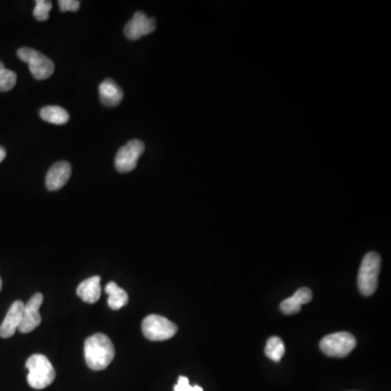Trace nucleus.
<instances>
[{"label": "nucleus", "mask_w": 391, "mask_h": 391, "mask_svg": "<svg viewBox=\"0 0 391 391\" xmlns=\"http://www.w3.org/2000/svg\"><path fill=\"white\" fill-rule=\"evenodd\" d=\"M84 356L87 366L93 371H102L110 365L115 356L111 339L104 334H95L84 343Z\"/></svg>", "instance_id": "obj_1"}, {"label": "nucleus", "mask_w": 391, "mask_h": 391, "mask_svg": "<svg viewBox=\"0 0 391 391\" xmlns=\"http://www.w3.org/2000/svg\"><path fill=\"white\" fill-rule=\"evenodd\" d=\"M28 368V383L32 388L44 389L54 383L56 372L47 356L43 354H33L26 361Z\"/></svg>", "instance_id": "obj_2"}, {"label": "nucleus", "mask_w": 391, "mask_h": 391, "mask_svg": "<svg viewBox=\"0 0 391 391\" xmlns=\"http://www.w3.org/2000/svg\"><path fill=\"white\" fill-rule=\"evenodd\" d=\"M381 265V258L379 254L371 251L365 254L358 275V287L362 295L368 297L374 295L379 286Z\"/></svg>", "instance_id": "obj_3"}, {"label": "nucleus", "mask_w": 391, "mask_h": 391, "mask_svg": "<svg viewBox=\"0 0 391 391\" xmlns=\"http://www.w3.org/2000/svg\"><path fill=\"white\" fill-rule=\"evenodd\" d=\"M356 347V339L348 332L330 334L323 338L320 349L330 358H345Z\"/></svg>", "instance_id": "obj_4"}, {"label": "nucleus", "mask_w": 391, "mask_h": 391, "mask_svg": "<svg viewBox=\"0 0 391 391\" xmlns=\"http://www.w3.org/2000/svg\"><path fill=\"white\" fill-rule=\"evenodd\" d=\"M142 333L151 341H164L178 333V326L161 315L150 314L142 321Z\"/></svg>", "instance_id": "obj_5"}, {"label": "nucleus", "mask_w": 391, "mask_h": 391, "mask_svg": "<svg viewBox=\"0 0 391 391\" xmlns=\"http://www.w3.org/2000/svg\"><path fill=\"white\" fill-rule=\"evenodd\" d=\"M17 54L22 61L28 64L32 75L39 81L48 79L55 72L54 62L35 49L22 47Z\"/></svg>", "instance_id": "obj_6"}, {"label": "nucleus", "mask_w": 391, "mask_h": 391, "mask_svg": "<svg viewBox=\"0 0 391 391\" xmlns=\"http://www.w3.org/2000/svg\"><path fill=\"white\" fill-rule=\"evenodd\" d=\"M145 151V144L142 140H133L120 148L115 155V169L120 173H128L137 166L138 159Z\"/></svg>", "instance_id": "obj_7"}, {"label": "nucleus", "mask_w": 391, "mask_h": 391, "mask_svg": "<svg viewBox=\"0 0 391 391\" xmlns=\"http://www.w3.org/2000/svg\"><path fill=\"white\" fill-rule=\"evenodd\" d=\"M43 301L44 296L37 292L31 299L28 300L26 305H24L22 321H21L20 326H19V330L21 333H31L35 328L39 327L41 322L39 309L43 305Z\"/></svg>", "instance_id": "obj_8"}, {"label": "nucleus", "mask_w": 391, "mask_h": 391, "mask_svg": "<svg viewBox=\"0 0 391 391\" xmlns=\"http://www.w3.org/2000/svg\"><path fill=\"white\" fill-rule=\"evenodd\" d=\"M155 26L157 23H155V19L148 18L145 13L137 11L135 13L132 20L125 26L124 34L131 41H137L142 36L153 33Z\"/></svg>", "instance_id": "obj_9"}, {"label": "nucleus", "mask_w": 391, "mask_h": 391, "mask_svg": "<svg viewBox=\"0 0 391 391\" xmlns=\"http://www.w3.org/2000/svg\"><path fill=\"white\" fill-rule=\"evenodd\" d=\"M71 165L66 161H59L55 163L46 175V187L48 191H54L61 189L71 176Z\"/></svg>", "instance_id": "obj_10"}, {"label": "nucleus", "mask_w": 391, "mask_h": 391, "mask_svg": "<svg viewBox=\"0 0 391 391\" xmlns=\"http://www.w3.org/2000/svg\"><path fill=\"white\" fill-rule=\"evenodd\" d=\"M24 303L21 300H17L11 305L5 320L0 325V337L10 338L19 330L22 314H23Z\"/></svg>", "instance_id": "obj_11"}, {"label": "nucleus", "mask_w": 391, "mask_h": 391, "mask_svg": "<svg viewBox=\"0 0 391 391\" xmlns=\"http://www.w3.org/2000/svg\"><path fill=\"white\" fill-rule=\"evenodd\" d=\"M312 298L313 294L311 289L307 287L300 288L295 292V295L285 299L280 303V311L286 315L297 314L301 310V307L310 303Z\"/></svg>", "instance_id": "obj_12"}, {"label": "nucleus", "mask_w": 391, "mask_h": 391, "mask_svg": "<svg viewBox=\"0 0 391 391\" xmlns=\"http://www.w3.org/2000/svg\"><path fill=\"white\" fill-rule=\"evenodd\" d=\"M123 90L113 79H104L99 86L100 102L106 107H115L122 102Z\"/></svg>", "instance_id": "obj_13"}, {"label": "nucleus", "mask_w": 391, "mask_h": 391, "mask_svg": "<svg viewBox=\"0 0 391 391\" xmlns=\"http://www.w3.org/2000/svg\"><path fill=\"white\" fill-rule=\"evenodd\" d=\"M100 276H93L82 282L77 287V294L84 303H95L100 299L102 287Z\"/></svg>", "instance_id": "obj_14"}, {"label": "nucleus", "mask_w": 391, "mask_h": 391, "mask_svg": "<svg viewBox=\"0 0 391 391\" xmlns=\"http://www.w3.org/2000/svg\"><path fill=\"white\" fill-rule=\"evenodd\" d=\"M106 292L109 296L108 305L112 310H120L128 303V295H127L126 292L119 287L115 283L110 282L109 284H107Z\"/></svg>", "instance_id": "obj_15"}, {"label": "nucleus", "mask_w": 391, "mask_h": 391, "mask_svg": "<svg viewBox=\"0 0 391 391\" xmlns=\"http://www.w3.org/2000/svg\"><path fill=\"white\" fill-rule=\"evenodd\" d=\"M41 119L55 125H64L69 121L70 115L64 108L49 106L41 110Z\"/></svg>", "instance_id": "obj_16"}, {"label": "nucleus", "mask_w": 391, "mask_h": 391, "mask_svg": "<svg viewBox=\"0 0 391 391\" xmlns=\"http://www.w3.org/2000/svg\"><path fill=\"white\" fill-rule=\"evenodd\" d=\"M265 356L274 362H280L285 354V345L282 339L277 336L269 338L265 345Z\"/></svg>", "instance_id": "obj_17"}, {"label": "nucleus", "mask_w": 391, "mask_h": 391, "mask_svg": "<svg viewBox=\"0 0 391 391\" xmlns=\"http://www.w3.org/2000/svg\"><path fill=\"white\" fill-rule=\"evenodd\" d=\"M17 83V74L6 69L5 64L0 61V92H9Z\"/></svg>", "instance_id": "obj_18"}, {"label": "nucleus", "mask_w": 391, "mask_h": 391, "mask_svg": "<svg viewBox=\"0 0 391 391\" xmlns=\"http://www.w3.org/2000/svg\"><path fill=\"white\" fill-rule=\"evenodd\" d=\"M53 8V3L48 0H37L34 8V18L39 21H46L49 18V12Z\"/></svg>", "instance_id": "obj_19"}, {"label": "nucleus", "mask_w": 391, "mask_h": 391, "mask_svg": "<svg viewBox=\"0 0 391 391\" xmlns=\"http://www.w3.org/2000/svg\"><path fill=\"white\" fill-rule=\"evenodd\" d=\"M173 391H204V389L201 388L198 385L191 386V383H189L187 377H185V376H180V377H178V383L174 386V390Z\"/></svg>", "instance_id": "obj_20"}, {"label": "nucleus", "mask_w": 391, "mask_h": 391, "mask_svg": "<svg viewBox=\"0 0 391 391\" xmlns=\"http://www.w3.org/2000/svg\"><path fill=\"white\" fill-rule=\"evenodd\" d=\"M58 3L59 8L62 12H66V11L75 12V11L79 10V6H81V3L77 0H60Z\"/></svg>", "instance_id": "obj_21"}, {"label": "nucleus", "mask_w": 391, "mask_h": 391, "mask_svg": "<svg viewBox=\"0 0 391 391\" xmlns=\"http://www.w3.org/2000/svg\"><path fill=\"white\" fill-rule=\"evenodd\" d=\"M6 158V150L5 148L0 146V163L3 162V159Z\"/></svg>", "instance_id": "obj_22"}, {"label": "nucleus", "mask_w": 391, "mask_h": 391, "mask_svg": "<svg viewBox=\"0 0 391 391\" xmlns=\"http://www.w3.org/2000/svg\"><path fill=\"white\" fill-rule=\"evenodd\" d=\"M1 289H3V280L0 278V292H1Z\"/></svg>", "instance_id": "obj_23"}]
</instances>
